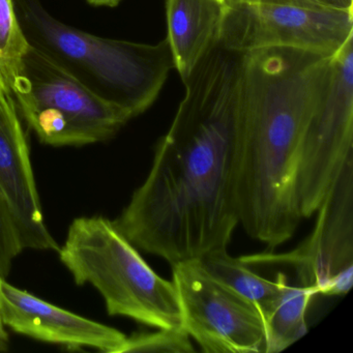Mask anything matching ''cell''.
I'll return each instance as SVG.
<instances>
[{
    "label": "cell",
    "mask_w": 353,
    "mask_h": 353,
    "mask_svg": "<svg viewBox=\"0 0 353 353\" xmlns=\"http://www.w3.org/2000/svg\"><path fill=\"white\" fill-rule=\"evenodd\" d=\"M0 320L15 332L69 349L121 353L127 336L39 299L0 279Z\"/></svg>",
    "instance_id": "11"
},
{
    "label": "cell",
    "mask_w": 353,
    "mask_h": 353,
    "mask_svg": "<svg viewBox=\"0 0 353 353\" xmlns=\"http://www.w3.org/2000/svg\"><path fill=\"white\" fill-rule=\"evenodd\" d=\"M0 189L24 249L59 251L45 223L26 132L9 86L0 78Z\"/></svg>",
    "instance_id": "10"
},
{
    "label": "cell",
    "mask_w": 353,
    "mask_h": 353,
    "mask_svg": "<svg viewBox=\"0 0 353 353\" xmlns=\"http://www.w3.org/2000/svg\"><path fill=\"white\" fill-rule=\"evenodd\" d=\"M22 251L13 212L0 189V279H7L14 259Z\"/></svg>",
    "instance_id": "17"
},
{
    "label": "cell",
    "mask_w": 353,
    "mask_h": 353,
    "mask_svg": "<svg viewBox=\"0 0 353 353\" xmlns=\"http://www.w3.org/2000/svg\"><path fill=\"white\" fill-rule=\"evenodd\" d=\"M241 59L218 43L196 65L148 177L113 221L137 249L171 265L228 249L239 225Z\"/></svg>",
    "instance_id": "1"
},
{
    "label": "cell",
    "mask_w": 353,
    "mask_h": 353,
    "mask_svg": "<svg viewBox=\"0 0 353 353\" xmlns=\"http://www.w3.org/2000/svg\"><path fill=\"white\" fill-rule=\"evenodd\" d=\"M10 90L39 140L55 148L107 141L134 119L30 45Z\"/></svg>",
    "instance_id": "5"
},
{
    "label": "cell",
    "mask_w": 353,
    "mask_h": 353,
    "mask_svg": "<svg viewBox=\"0 0 353 353\" xmlns=\"http://www.w3.org/2000/svg\"><path fill=\"white\" fill-rule=\"evenodd\" d=\"M353 159V37L332 57L319 102L301 142L296 177L299 212L316 214Z\"/></svg>",
    "instance_id": "6"
},
{
    "label": "cell",
    "mask_w": 353,
    "mask_h": 353,
    "mask_svg": "<svg viewBox=\"0 0 353 353\" xmlns=\"http://www.w3.org/2000/svg\"><path fill=\"white\" fill-rule=\"evenodd\" d=\"M28 47L14 0H0V78L9 88Z\"/></svg>",
    "instance_id": "15"
},
{
    "label": "cell",
    "mask_w": 353,
    "mask_h": 353,
    "mask_svg": "<svg viewBox=\"0 0 353 353\" xmlns=\"http://www.w3.org/2000/svg\"><path fill=\"white\" fill-rule=\"evenodd\" d=\"M278 292L260 310L265 327V353L285 350L307 332V310L317 292L312 287L292 286L278 274Z\"/></svg>",
    "instance_id": "13"
},
{
    "label": "cell",
    "mask_w": 353,
    "mask_h": 353,
    "mask_svg": "<svg viewBox=\"0 0 353 353\" xmlns=\"http://www.w3.org/2000/svg\"><path fill=\"white\" fill-rule=\"evenodd\" d=\"M14 6L30 46L133 117L156 102L174 69L167 40L148 45L101 38L59 21L40 0H14Z\"/></svg>",
    "instance_id": "3"
},
{
    "label": "cell",
    "mask_w": 353,
    "mask_h": 353,
    "mask_svg": "<svg viewBox=\"0 0 353 353\" xmlns=\"http://www.w3.org/2000/svg\"><path fill=\"white\" fill-rule=\"evenodd\" d=\"M353 37V12L245 1L226 7L219 43L239 53L288 48L332 57Z\"/></svg>",
    "instance_id": "8"
},
{
    "label": "cell",
    "mask_w": 353,
    "mask_h": 353,
    "mask_svg": "<svg viewBox=\"0 0 353 353\" xmlns=\"http://www.w3.org/2000/svg\"><path fill=\"white\" fill-rule=\"evenodd\" d=\"M9 345V334L6 330L5 325L0 320V351L6 350Z\"/></svg>",
    "instance_id": "19"
},
{
    "label": "cell",
    "mask_w": 353,
    "mask_h": 353,
    "mask_svg": "<svg viewBox=\"0 0 353 353\" xmlns=\"http://www.w3.org/2000/svg\"><path fill=\"white\" fill-rule=\"evenodd\" d=\"M181 326L206 353H265L257 305L214 278L198 259L173 264Z\"/></svg>",
    "instance_id": "7"
},
{
    "label": "cell",
    "mask_w": 353,
    "mask_h": 353,
    "mask_svg": "<svg viewBox=\"0 0 353 353\" xmlns=\"http://www.w3.org/2000/svg\"><path fill=\"white\" fill-rule=\"evenodd\" d=\"M225 7H232V6L239 5V3H245L247 0H222Z\"/></svg>",
    "instance_id": "21"
},
{
    "label": "cell",
    "mask_w": 353,
    "mask_h": 353,
    "mask_svg": "<svg viewBox=\"0 0 353 353\" xmlns=\"http://www.w3.org/2000/svg\"><path fill=\"white\" fill-rule=\"evenodd\" d=\"M167 42L183 82L218 44L225 7L222 0H166Z\"/></svg>",
    "instance_id": "12"
},
{
    "label": "cell",
    "mask_w": 353,
    "mask_h": 353,
    "mask_svg": "<svg viewBox=\"0 0 353 353\" xmlns=\"http://www.w3.org/2000/svg\"><path fill=\"white\" fill-rule=\"evenodd\" d=\"M199 259L214 278L257 305L259 310L278 292V276L272 281L259 276L241 257L228 254L227 249L214 250Z\"/></svg>",
    "instance_id": "14"
},
{
    "label": "cell",
    "mask_w": 353,
    "mask_h": 353,
    "mask_svg": "<svg viewBox=\"0 0 353 353\" xmlns=\"http://www.w3.org/2000/svg\"><path fill=\"white\" fill-rule=\"evenodd\" d=\"M258 3H282L305 9L328 12H353V0H247Z\"/></svg>",
    "instance_id": "18"
},
{
    "label": "cell",
    "mask_w": 353,
    "mask_h": 353,
    "mask_svg": "<svg viewBox=\"0 0 353 353\" xmlns=\"http://www.w3.org/2000/svg\"><path fill=\"white\" fill-rule=\"evenodd\" d=\"M313 232L288 253L241 256L247 265L286 264L296 270L299 284L325 294L336 276L353 272V159L348 161L316 212Z\"/></svg>",
    "instance_id": "9"
},
{
    "label": "cell",
    "mask_w": 353,
    "mask_h": 353,
    "mask_svg": "<svg viewBox=\"0 0 353 353\" xmlns=\"http://www.w3.org/2000/svg\"><path fill=\"white\" fill-rule=\"evenodd\" d=\"M332 57L288 48L243 53L235 171L239 224L270 249L289 241L303 219L296 194L301 142Z\"/></svg>",
    "instance_id": "2"
},
{
    "label": "cell",
    "mask_w": 353,
    "mask_h": 353,
    "mask_svg": "<svg viewBox=\"0 0 353 353\" xmlns=\"http://www.w3.org/2000/svg\"><path fill=\"white\" fill-rule=\"evenodd\" d=\"M90 5L98 6V7L114 8L121 3V0H88Z\"/></svg>",
    "instance_id": "20"
},
{
    "label": "cell",
    "mask_w": 353,
    "mask_h": 353,
    "mask_svg": "<svg viewBox=\"0 0 353 353\" xmlns=\"http://www.w3.org/2000/svg\"><path fill=\"white\" fill-rule=\"evenodd\" d=\"M195 352L191 338L183 327L158 328L154 332H137L128 336L121 353Z\"/></svg>",
    "instance_id": "16"
},
{
    "label": "cell",
    "mask_w": 353,
    "mask_h": 353,
    "mask_svg": "<svg viewBox=\"0 0 353 353\" xmlns=\"http://www.w3.org/2000/svg\"><path fill=\"white\" fill-rule=\"evenodd\" d=\"M57 252L76 284L92 285L101 293L109 315L157 330L183 327L174 283L146 263L113 221L102 216L75 219Z\"/></svg>",
    "instance_id": "4"
}]
</instances>
